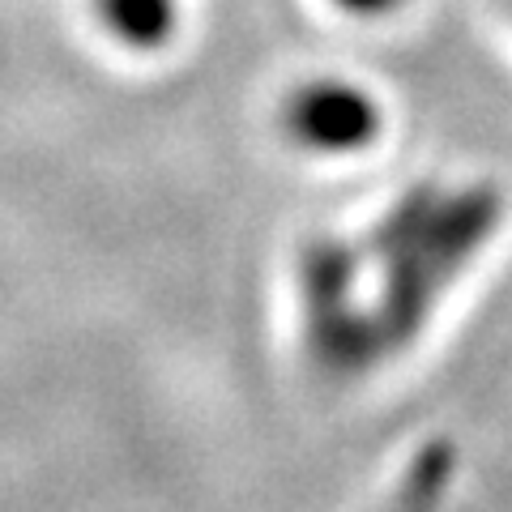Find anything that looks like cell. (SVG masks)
I'll use <instances>...</instances> for the list:
<instances>
[{
    "label": "cell",
    "mask_w": 512,
    "mask_h": 512,
    "mask_svg": "<svg viewBox=\"0 0 512 512\" xmlns=\"http://www.w3.org/2000/svg\"><path fill=\"white\" fill-rule=\"evenodd\" d=\"M500 210L504 201L491 184L461 192H436L431 184H419L367 231L359 256L384 269L376 303L367 308L384 355L406 346L423 329L444 286L487 244Z\"/></svg>",
    "instance_id": "obj_1"
},
{
    "label": "cell",
    "mask_w": 512,
    "mask_h": 512,
    "mask_svg": "<svg viewBox=\"0 0 512 512\" xmlns=\"http://www.w3.org/2000/svg\"><path fill=\"white\" fill-rule=\"evenodd\" d=\"M359 244L346 239H316L303 248L299 282H303V312H308V338L316 359L333 372H363L384 350L376 342L372 316L359 308Z\"/></svg>",
    "instance_id": "obj_2"
},
{
    "label": "cell",
    "mask_w": 512,
    "mask_h": 512,
    "mask_svg": "<svg viewBox=\"0 0 512 512\" xmlns=\"http://www.w3.org/2000/svg\"><path fill=\"white\" fill-rule=\"evenodd\" d=\"M286 128L308 150L350 154L376 141L380 107L372 94L350 82H312L291 94V103H286Z\"/></svg>",
    "instance_id": "obj_3"
},
{
    "label": "cell",
    "mask_w": 512,
    "mask_h": 512,
    "mask_svg": "<svg viewBox=\"0 0 512 512\" xmlns=\"http://www.w3.org/2000/svg\"><path fill=\"white\" fill-rule=\"evenodd\" d=\"M103 26L116 35L124 47H137V52H154L175 35V22H180V9L175 0H94Z\"/></svg>",
    "instance_id": "obj_4"
},
{
    "label": "cell",
    "mask_w": 512,
    "mask_h": 512,
    "mask_svg": "<svg viewBox=\"0 0 512 512\" xmlns=\"http://www.w3.org/2000/svg\"><path fill=\"white\" fill-rule=\"evenodd\" d=\"M448 478H453V448H448V440L427 444L414 457V466L406 470V483L397 487L393 504L384 512H440Z\"/></svg>",
    "instance_id": "obj_5"
},
{
    "label": "cell",
    "mask_w": 512,
    "mask_h": 512,
    "mask_svg": "<svg viewBox=\"0 0 512 512\" xmlns=\"http://www.w3.org/2000/svg\"><path fill=\"white\" fill-rule=\"evenodd\" d=\"M342 9H350V13H389L397 0H338Z\"/></svg>",
    "instance_id": "obj_6"
}]
</instances>
